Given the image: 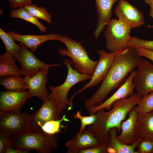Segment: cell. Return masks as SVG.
<instances>
[{
  "instance_id": "obj_41",
  "label": "cell",
  "mask_w": 153,
  "mask_h": 153,
  "mask_svg": "<svg viewBox=\"0 0 153 153\" xmlns=\"http://www.w3.org/2000/svg\"><path fill=\"white\" fill-rule=\"evenodd\" d=\"M150 113L153 114V110L152 111H151V112H150Z\"/></svg>"
},
{
  "instance_id": "obj_14",
  "label": "cell",
  "mask_w": 153,
  "mask_h": 153,
  "mask_svg": "<svg viewBox=\"0 0 153 153\" xmlns=\"http://www.w3.org/2000/svg\"><path fill=\"white\" fill-rule=\"evenodd\" d=\"M135 73V71L133 70L122 85L107 99L98 105L88 109V111L90 115L95 114L99 110L103 109L110 110L115 102L123 98L128 97L133 94L135 88L133 82Z\"/></svg>"
},
{
  "instance_id": "obj_15",
  "label": "cell",
  "mask_w": 153,
  "mask_h": 153,
  "mask_svg": "<svg viewBox=\"0 0 153 153\" xmlns=\"http://www.w3.org/2000/svg\"><path fill=\"white\" fill-rule=\"evenodd\" d=\"M101 145V142L96 135L87 129L79 131L66 144L68 153H75L80 150Z\"/></svg>"
},
{
  "instance_id": "obj_7",
  "label": "cell",
  "mask_w": 153,
  "mask_h": 153,
  "mask_svg": "<svg viewBox=\"0 0 153 153\" xmlns=\"http://www.w3.org/2000/svg\"><path fill=\"white\" fill-rule=\"evenodd\" d=\"M63 110L54 97L50 94L48 98L43 101L41 108L31 115L29 131L42 132L41 128L44 124L50 121L60 119V116Z\"/></svg>"
},
{
  "instance_id": "obj_31",
  "label": "cell",
  "mask_w": 153,
  "mask_h": 153,
  "mask_svg": "<svg viewBox=\"0 0 153 153\" xmlns=\"http://www.w3.org/2000/svg\"><path fill=\"white\" fill-rule=\"evenodd\" d=\"M136 148L138 153H153V142L146 140H141Z\"/></svg>"
},
{
  "instance_id": "obj_9",
  "label": "cell",
  "mask_w": 153,
  "mask_h": 153,
  "mask_svg": "<svg viewBox=\"0 0 153 153\" xmlns=\"http://www.w3.org/2000/svg\"><path fill=\"white\" fill-rule=\"evenodd\" d=\"M99 59L94 71L90 81L85 84L79 90L74 94L70 100H73L77 94L81 93L87 89L94 87L103 81L109 71L117 54L107 52L103 50L97 51Z\"/></svg>"
},
{
  "instance_id": "obj_34",
  "label": "cell",
  "mask_w": 153,
  "mask_h": 153,
  "mask_svg": "<svg viewBox=\"0 0 153 153\" xmlns=\"http://www.w3.org/2000/svg\"><path fill=\"white\" fill-rule=\"evenodd\" d=\"M135 49L139 55L148 59L153 63V51L148 50L139 47H137Z\"/></svg>"
},
{
  "instance_id": "obj_40",
  "label": "cell",
  "mask_w": 153,
  "mask_h": 153,
  "mask_svg": "<svg viewBox=\"0 0 153 153\" xmlns=\"http://www.w3.org/2000/svg\"><path fill=\"white\" fill-rule=\"evenodd\" d=\"M150 27L151 28H152L153 29V24L152 25H151V26H150Z\"/></svg>"
},
{
  "instance_id": "obj_13",
  "label": "cell",
  "mask_w": 153,
  "mask_h": 153,
  "mask_svg": "<svg viewBox=\"0 0 153 153\" xmlns=\"http://www.w3.org/2000/svg\"><path fill=\"white\" fill-rule=\"evenodd\" d=\"M49 68L41 69L31 76H24L23 79L29 90V98L36 97L43 101L49 97L50 94L47 91L46 85Z\"/></svg>"
},
{
  "instance_id": "obj_32",
  "label": "cell",
  "mask_w": 153,
  "mask_h": 153,
  "mask_svg": "<svg viewBox=\"0 0 153 153\" xmlns=\"http://www.w3.org/2000/svg\"><path fill=\"white\" fill-rule=\"evenodd\" d=\"M12 135L7 132L0 131V153H4L10 145Z\"/></svg>"
},
{
  "instance_id": "obj_4",
  "label": "cell",
  "mask_w": 153,
  "mask_h": 153,
  "mask_svg": "<svg viewBox=\"0 0 153 153\" xmlns=\"http://www.w3.org/2000/svg\"><path fill=\"white\" fill-rule=\"evenodd\" d=\"M67 49L59 48V53L62 56L70 57L76 70L83 74L92 75L98 60H92L89 57L81 42L73 39L66 35H63L60 41Z\"/></svg>"
},
{
  "instance_id": "obj_36",
  "label": "cell",
  "mask_w": 153,
  "mask_h": 153,
  "mask_svg": "<svg viewBox=\"0 0 153 153\" xmlns=\"http://www.w3.org/2000/svg\"><path fill=\"white\" fill-rule=\"evenodd\" d=\"M30 150L22 148L14 147L10 145L6 150L5 153H28Z\"/></svg>"
},
{
  "instance_id": "obj_10",
  "label": "cell",
  "mask_w": 153,
  "mask_h": 153,
  "mask_svg": "<svg viewBox=\"0 0 153 153\" xmlns=\"http://www.w3.org/2000/svg\"><path fill=\"white\" fill-rule=\"evenodd\" d=\"M136 67L133 78L135 89L143 96L153 92V63L142 58Z\"/></svg>"
},
{
  "instance_id": "obj_42",
  "label": "cell",
  "mask_w": 153,
  "mask_h": 153,
  "mask_svg": "<svg viewBox=\"0 0 153 153\" xmlns=\"http://www.w3.org/2000/svg\"></svg>"
},
{
  "instance_id": "obj_21",
  "label": "cell",
  "mask_w": 153,
  "mask_h": 153,
  "mask_svg": "<svg viewBox=\"0 0 153 153\" xmlns=\"http://www.w3.org/2000/svg\"><path fill=\"white\" fill-rule=\"evenodd\" d=\"M16 59L6 52L0 55V77L12 75H22L21 69L16 64Z\"/></svg>"
},
{
  "instance_id": "obj_18",
  "label": "cell",
  "mask_w": 153,
  "mask_h": 153,
  "mask_svg": "<svg viewBox=\"0 0 153 153\" xmlns=\"http://www.w3.org/2000/svg\"><path fill=\"white\" fill-rule=\"evenodd\" d=\"M120 0H95L98 18L94 32L95 39H98L101 32L105 29L112 16V8L114 4Z\"/></svg>"
},
{
  "instance_id": "obj_25",
  "label": "cell",
  "mask_w": 153,
  "mask_h": 153,
  "mask_svg": "<svg viewBox=\"0 0 153 153\" xmlns=\"http://www.w3.org/2000/svg\"><path fill=\"white\" fill-rule=\"evenodd\" d=\"M0 38L5 45L6 52L15 58L20 49V45L17 44L14 38L1 28H0Z\"/></svg>"
},
{
  "instance_id": "obj_39",
  "label": "cell",
  "mask_w": 153,
  "mask_h": 153,
  "mask_svg": "<svg viewBox=\"0 0 153 153\" xmlns=\"http://www.w3.org/2000/svg\"><path fill=\"white\" fill-rule=\"evenodd\" d=\"M29 3L31 4L32 3V1L31 0H26Z\"/></svg>"
},
{
  "instance_id": "obj_22",
  "label": "cell",
  "mask_w": 153,
  "mask_h": 153,
  "mask_svg": "<svg viewBox=\"0 0 153 153\" xmlns=\"http://www.w3.org/2000/svg\"><path fill=\"white\" fill-rule=\"evenodd\" d=\"M0 85L6 90L23 92L26 91L27 86L20 75H12L1 78Z\"/></svg>"
},
{
  "instance_id": "obj_37",
  "label": "cell",
  "mask_w": 153,
  "mask_h": 153,
  "mask_svg": "<svg viewBox=\"0 0 153 153\" xmlns=\"http://www.w3.org/2000/svg\"><path fill=\"white\" fill-rule=\"evenodd\" d=\"M144 3L150 7L149 15L151 18H153V0H144Z\"/></svg>"
},
{
  "instance_id": "obj_11",
  "label": "cell",
  "mask_w": 153,
  "mask_h": 153,
  "mask_svg": "<svg viewBox=\"0 0 153 153\" xmlns=\"http://www.w3.org/2000/svg\"><path fill=\"white\" fill-rule=\"evenodd\" d=\"M118 19L131 29L144 23L143 13L125 0H120L114 11Z\"/></svg>"
},
{
  "instance_id": "obj_26",
  "label": "cell",
  "mask_w": 153,
  "mask_h": 153,
  "mask_svg": "<svg viewBox=\"0 0 153 153\" xmlns=\"http://www.w3.org/2000/svg\"><path fill=\"white\" fill-rule=\"evenodd\" d=\"M24 7L31 14L37 18L41 19L49 24L52 23L51 15L45 8L39 7L32 3Z\"/></svg>"
},
{
  "instance_id": "obj_24",
  "label": "cell",
  "mask_w": 153,
  "mask_h": 153,
  "mask_svg": "<svg viewBox=\"0 0 153 153\" xmlns=\"http://www.w3.org/2000/svg\"><path fill=\"white\" fill-rule=\"evenodd\" d=\"M10 16L12 18L24 20L33 24L42 33H45L47 31V27L41 23L38 19L31 14L24 7L13 9L11 11Z\"/></svg>"
},
{
  "instance_id": "obj_20",
  "label": "cell",
  "mask_w": 153,
  "mask_h": 153,
  "mask_svg": "<svg viewBox=\"0 0 153 153\" xmlns=\"http://www.w3.org/2000/svg\"><path fill=\"white\" fill-rule=\"evenodd\" d=\"M136 129L140 139L153 142V114L150 112L138 113Z\"/></svg>"
},
{
  "instance_id": "obj_33",
  "label": "cell",
  "mask_w": 153,
  "mask_h": 153,
  "mask_svg": "<svg viewBox=\"0 0 153 153\" xmlns=\"http://www.w3.org/2000/svg\"><path fill=\"white\" fill-rule=\"evenodd\" d=\"M107 148L101 145L80 150L75 153H107Z\"/></svg>"
},
{
  "instance_id": "obj_27",
  "label": "cell",
  "mask_w": 153,
  "mask_h": 153,
  "mask_svg": "<svg viewBox=\"0 0 153 153\" xmlns=\"http://www.w3.org/2000/svg\"><path fill=\"white\" fill-rule=\"evenodd\" d=\"M138 113H146L153 110V92L144 95L139 104L133 108Z\"/></svg>"
},
{
  "instance_id": "obj_30",
  "label": "cell",
  "mask_w": 153,
  "mask_h": 153,
  "mask_svg": "<svg viewBox=\"0 0 153 153\" xmlns=\"http://www.w3.org/2000/svg\"><path fill=\"white\" fill-rule=\"evenodd\" d=\"M74 119H79L81 123L79 131H81L85 129L87 126H89L94 124L96 122L97 116L96 114L90 115L89 116H82L80 111H77L73 116Z\"/></svg>"
},
{
  "instance_id": "obj_17",
  "label": "cell",
  "mask_w": 153,
  "mask_h": 153,
  "mask_svg": "<svg viewBox=\"0 0 153 153\" xmlns=\"http://www.w3.org/2000/svg\"><path fill=\"white\" fill-rule=\"evenodd\" d=\"M28 91L18 92L6 90L0 92V112L20 110L29 98Z\"/></svg>"
},
{
  "instance_id": "obj_19",
  "label": "cell",
  "mask_w": 153,
  "mask_h": 153,
  "mask_svg": "<svg viewBox=\"0 0 153 153\" xmlns=\"http://www.w3.org/2000/svg\"><path fill=\"white\" fill-rule=\"evenodd\" d=\"M8 33L15 41L22 43L33 52H35L39 46L42 43L50 40L60 41L63 36L59 34L55 33L38 35L19 34L11 31Z\"/></svg>"
},
{
  "instance_id": "obj_23",
  "label": "cell",
  "mask_w": 153,
  "mask_h": 153,
  "mask_svg": "<svg viewBox=\"0 0 153 153\" xmlns=\"http://www.w3.org/2000/svg\"><path fill=\"white\" fill-rule=\"evenodd\" d=\"M118 132L116 128H111L109 130L108 133L109 142L108 146L114 148L116 153H138L135 149L138 142L131 145L122 143L116 137Z\"/></svg>"
},
{
  "instance_id": "obj_1",
  "label": "cell",
  "mask_w": 153,
  "mask_h": 153,
  "mask_svg": "<svg viewBox=\"0 0 153 153\" xmlns=\"http://www.w3.org/2000/svg\"><path fill=\"white\" fill-rule=\"evenodd\" d=\"M142 58L135 48H128L117 54L108 74L96 92L84 103L85 107L89 108L98 105L104 101L108 95L119 88Z\"/></svg>"
},
{
  "instance_id": "obj_8",
  "label": "cell",
  "mask_w": 153,
  "mask_h": 153,
  "mask_svg": "<svg viewBox=\"0 0 153 153\" xmlns=\"http://www.w3.org/2000/svg\"><path fill=\"white\" fill-rule=\"evenodd\" d=\"M31 115L20 110H8L0 112V131L12 135L30 130Z\"/></svg>"
},
{
  "instance_id": "obj_29",
  "label": "cell",
  "mask_w": 153,
  "mask_h": 153,
  "mask_svg": "<svg viewBox=\"0 0 153 153\" xmlns=\"http://www.w3.org/2000/svg\"><path fill=\"white\" fill-rule=\"evenodd\" d=\"M127 46L128 48H131L139 47L153 51V41L144 40L131 37L128 43Z\"/></svg>"
},
{
  "instance_id": "obj_12",
  "label": "cell",
  "mask_w": 153,
  "mask_h": 153,
  "mask_svg": "<svg viewBox=\"0 0 153 153\" xmlns=\"http://www.w3.org/2000/svg\"><path fill=\"white\" fill-rule=\"evenodd\" d=\"M20 49L15 57L21 66L22 75L31 76L38 70L46 67H59L58 64H48L38 59L33 52L21 43Z\"/></svg>"
},
{
  "instance_id": "obj_28",
  "label": "cell",
  "mask_w": 153,
  "mask_h": 153,
  "mask_svg": "<svg viewBox=\"0 0 153 153\" xmlns=\"http://www.w3.org/2000/svg\"><path fill=\"white\" fill-rule=\"evenodd\" d=\"M63 121L70 120L64 115L60 120H51L45 123L41 128V131L48 134L54 135L60 131L61 123Z\"/></svg>"
},
{
  "instance_id": "obj_16",
  "label": "cell",
  "mask_w": 153,
  "mask_h": 153,
  "mask_svg": "<svg viewBox=\"0 0 153 153\" xmlns=\"http://www.w3.org/2000/svg\"><path fill=\"white\" fill-rule=\"evenodd\" d=\"M133 108L129 113L127 119L122 122L120 135H116L119 141L127 145L137 143L141 140L137 135L136 129L138 113Z\"/></svg>"
},
{
  "instance_id": "obj_38",
  "label": "cell",
  "mask_w": 153,
  "mask_h": 153,
  "mask_svg": "<svg viewBox=\"0 0 153 153\" xmlns=\"http://www.w3.org/2000/svg\"><path fill=\"white\" fill-rule=\"evenodd\" d=\"M107 153H116V150L113 148L108 146L107 148Z\"/></svg>"
},
{
  "instance_id": "obj_35",
  "label": "cell",
  "mask_w": 153,
  "mask_h": 153,
  "mask_svg": "<svg viewBox=\"0 0 153 153\" xmlns=\"http://www.w3.org/2000/svg\"><path fill=\"white\" fill-rule=\"evenodd\" d=\"M10 7L13 9L25 7L30 4L26 0H7Z\"/></svg>"
},
{
  "instance_id": "obj_6",
  "label": "cell",
  "mask_w": 153,
  "mask_h": 153,
  "mask_svg": "<svg viewBox=\"0 0 153 153\" xmlns=\"http://www.w3.org/2000/svg\"><path fill=\"white\" fill-rule=\"evenodd\" d=\"M105 29L104 35L108 50L118 53L128 48V43L131 37V29L115 18L110 20Z\"/></svg>"
},
{
  "instance_id": "obj_3",
  "label": "cell",
  "mask_w": 153,
  "mask_h": 153,
  "mask_svg": "<svg viewBox=\"0 0 153 153\" xmlns=\"http://www.w3.org/2000/svg\"><path fill=\"white\" fill-rule=\"evenodd\" d=\"M10 145L40 153H49L58 148V142L54 135L29 131L13 135Z\"/></svg>"
},
{
  "instance_id": "obj_2",
  "label": "cell",
  "mask_w": 153,
  "mask_h": 153,
  "mask_svg": "<svg viewBox=\"0 0 153 153\" xmlns=\"http://www.w3.org/2000/svg\"><path fill=\"white\" fill-rule=\"evenodd\" d=\"M142 96L136 92L129 97L115 102L111 109L106 111L105 109L99 110L96 113V122L88 126L86 129L92 131L101 142L102 145L107 147L109 142L108 131L116 128L121 131V124L129 112L140 102Z\"/></svg>"
},
{
  "instance_id": "obj_5",
  "label": "cell",
  "mask_w": 153,
  "mask_h": 153,
  "mask_svg": "<svg viewBox=\"0 0 153 153\" xmlns=\"http://www.w3.org/2000/svg\"><path fill=\"white\" fill-rule=\"evenodd\" d=\"M64 63L67 69V74L64 82L56 86H50L49 88L50 94L55 98L59 106L63 110L66 109L69 105L67 98L69 91L75 85L82 81L90 79L92 75L83 74L74 69L72 67V61L66 58H63Z\"/></svg>"
}]
</instances>
